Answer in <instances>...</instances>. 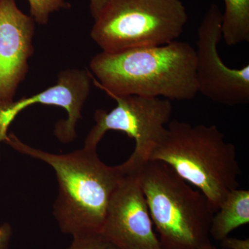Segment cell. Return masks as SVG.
<instances>
[{"instance_id":"14","label":"cell","mask_w":249,"mask_h":249,"mask_svg":"<svg viewBox=\"0 0 249 249\" xmlns=\"http://www.w3.org/2000/svg\"><path fill=\"white\" fill-rule=\"evenodd\" d=\"M73 238L71 245L67 249H119L101 232L78 236Z\"/></svg>"},{"instance_id":"12","label":"cell","mask_w":249,"mask_h":249,"mask_svg":"<svg viewBox=\"0 0 249 249\" xmlns=\"http://www.w3.org/2000/svg\"><path fill=\"white\" fill-rule=\"evenodd\" d=\"M222 38L227 45L249 42V0H224Z\"/></svg>"},{"instance_id":"4","label":"cell","mask_w":249,"mask_h":249,"mask_svg":"<svg viewBox=\"0 0 249 249\" xmlns=\"http://www.w3.org/2000/svg\"><path fill=\"white\" fill-rule=\"evenodd\" d=\"M130 160L137 168L161 249H216L210 235L214 212L204 194L164 162Z\"/></svg>"},{"instance_id":"8","label":"cell","mask_w":249,"mask_h":249,"mask_svg":"<svg viewBox=\"0 0 249 249\" xmlns=\"http://www.w3.org/2000/svg\"><path fill=\"white\" fill-rule=\"evenodd\" d=\"M124 163L126 173L111 196L101 233L119 249H162L136 165Z\"/></svg>"},{"instance_id":"1","label":"cell","mask_w":249,"mask_h":249,"mask_svg":"<svg viewBox=\"0 0 249 249\" xmlns=\"http://www.w3.org/2000/svg\"><path fill=\"white\" fill-rule=\"evenodd\" d=\"M89 67L93 83L108 96L191 101L198 93L196 49L186 42L102 52Z\"/></svg>"},{"instance_id":"7","label":"cell","mask_w":249,"mask_h":249,"mask_svg":"<svg viewBox=\"0 0 249 249\" xmlns=\"http://www.w3.org/2000/svg\"><path fill=\"white\" fill-rule=\"evenodd\" d=\"M222 12L213 3L197 31L196 77L198 93L223 106L249 102V65L231 68L223 62L218 45L222 38Z\"/></svg>"},{"instance_id":"9","label":"cell","mask_w":249,"mask_h":249,"mask_svg":"<svg viewBox=\"0 0 249 249\" xmlns=\"http://www.w3.org/2000/svg\"><path fill=\"white\" fill-rule=\"evenodd\" d=\"M91 75L88 71L70 69L60 72L53 86L17 101L0 105V144L8 139V129L20 111L36 104L58 106L67 112V120L57 124L55 133L62 142L76 138L77 123L81 119L82 109L91 90Z\"/></svg>"},{"instance_id":"5","label":"cell","mask_w":249,"mask_h":249,"mask_svg":"<svg viewBox=\"0 0 249 249\" xmlns=\"http://www.w3.org/2000/svg\"><path fill=\"white\" fill-rule=\"evenodd\" d=\"M187 22L181 0H109L90 35L103 52H115L169 44Z\"/></svg>"},{"instance_id":"15","label":"cell","mask_w":249,"mask_h":249,"mask_svg":"<svg viewBox=\"0 0 249 249\" xmlns=\"http://www.w3.org/2000/svg\"><path fill=\"white\" fill-rule=\"evenodd\" d=\"M222 245L227 249H249V240H240V239L226 237L222 241Z\"/></svg>"},{"instance_id":"17","label":"cell","mask_w":249,"mask_h":249,"mask_svg":"<svg viewBox=\"0 0 249 249\" xmlns=\"http://www.w3.org/2000/svg\"><path fill=\"white\" fill-rule=\"evenodd\" d=\"M11 236V228L5 224L0 227V249H7Z\"/></svg>"},{"instance_id":"16","label":"cell","mask_w":249,"mask_h":249,"mask_svg":"<svg viewBox=\"0 0 249 249\" xmlns=\"http://www.w3.org/2000/svg\"><path fill=\"white\" fill-rule=\"evenodd\" d=\"M109 0H89V9L94 20L97 19Z\"/></svg>"},{"instance_id":"10","label":"cell","mask_w":249,"mask_h":249,"mask_svg":"<svg viewBox=\"0 0 249 249\" xmlns=\"http://www.w3.org/2000/svg\"><path fill=\"white\" fill-rule=\"evenodd\" d=\"M35 21L16 0H0V105L14 101L34 52Z\"/></svg>"},{"instance_id":"13","label":"cell","mask_w":249,"mask_h":249,"mask_svg":"<svg viewBox=\"0 0 249 249\" xmlns=\"http://www.w3.org/2000/svg\"><path fill=\"white\" fill-rule=\"evenodd\" d=\"M30 6L31 16L36 23L46 25L49 22L50 15L62 9L71 7L65 0H28Z\"/></svg>"},{"instance_id":"11","label":"cell","mask_w":249,"mask_h":249,"mask_svg":"<svg viewBox=\"0 0 249 249\" xmlns=\"http://www.w3.org/2000/svg\"><path fill=\"white\" fill-rule=\"evenodd\" d=\"M249 222V190L237 188L227 195L214 213L210 235L214 240L222 242L232 231Z\"/></svg>"},{"instance_id":"6","label":"cell","mask_w":249,"mask_h":249,"mask_svg":"<svg viewBox=\"0 0 249 249\" xmlns=\"http://www.w3.org/2000/svg\"><path fill=\"white\" fill-rule=\"evenodd\" d=\"M116 102L110 111H95L93 126L85 141V147L97 149L106 132L119 131L135 141V148L129 157L137 162L149 160L154 147L169 124L173 106L169 100L161 98L110 95Z\"/></svg>"},{"instance_id":"3","label":"cell","mask_w":249,"mask_h":249,"mask_svg":"<svg viewBox=\"0 0 249 249\" xmlns=\"http://www.w3.org/2000/svg\"><path fill=\"white\" fill-rule=\"evenodd\" d=\"M148 160L169 165L204 194L214 213L227 195L240 186L235 146L214 124L170 121Z\"/></svg>"},{"instance_id":"2","label":"cell","mask_w":249,"mask_h":249,"mask_svg":"<svg viewBox=\"0 0 249 249\" xmlns=\"http://www.w3.org/2000/svg\"><path fill=\"white\" fill-rule=\"evenodd\" d=\"M6 142L55 171L59 189L53 214L62 232L73 237L101 232L111 196L126 173L125 163L108 166L97 149L85 147L64 155L50 153L29 146L13 134Z\"/></svg>"}]
</instances>
